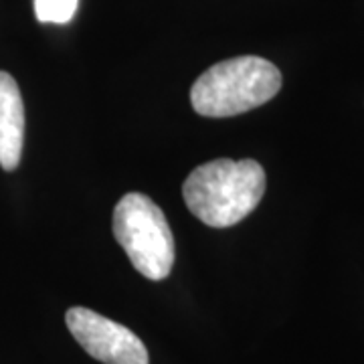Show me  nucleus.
<instances>
[{
    "label": "nucleus",
    "instance_id": "nucleus-6",
    "mask_svg": "<svg viewBox=\"0 0 364 364\" xmlns=\"http://www.w3.org/2000/svg\"><path fill=\"white\" fill-rule=\"evenodd\" d=\"M79 0H35V14L41 23L65 25L77 11Z\"/></svg>",
    "mask_w": 364,
    "mask_h": 364
},
{
    "label": "nucleus",
    "instance_id": "nucleus-1",
    "mask_svg": "<svg viewBox=\"0 0 364 364\" xmlns=\"http://www.w3.org/2000/svg\"><path fill=\"white\" fill-rule=\"evenodd\" d=\"M265 193V170L255 160L219 158L196 166L182 184L188 210L208 227L243 221Z\"/></svg>",
    "mask_w": 364,
    "mask_h": 364
},
{
    "label": "nucleus",
    "instance_id": "nucleus-5",
    "mask_svg": "<svg viewBox=\"0 0 364 364\" xmlns=\"http://www.w3.org/2000/svg\"><path fill=\"white\" fill-rule=\"evenodd\" d=\"M25 142V105L11 73L0 71V166L14 170L21 164Z\"/></svg>",
    "mask_w": 364,
    "mask_h": 364
},
{
    "label": "nucleus",
    "instance_id": "nucleus-2",
    "mask_svg": "<svg viewBox=\"0 0 364 364\" xmlns=\"http://www.w3.org/2000/svg\"><path fill=\"white\" fill-rule=\"evenodd\" d=\"M282 90V73L272 61L243 55L207 69L191 90V104L205 117H231L267 104Z\"/></svg>",
    "mask_w": 364,
    "mask_h": 364
},
{
    "label": "nucleus",
    "instance_id": "nucleus-4",
    "mask_svg": "<svg viewBox=\"0 0 364 364\" xmlns=\"http://www.w3.org/2000/svg\"><path fill=\"white\" fill-rule=\"evenodd\" d=\"M65 324L81 348L104 364H148L144 342L126 326L87 308H71Z\"/></svg>",
    "mask_w": 364,
    "mask_h": 364
},
{
    "label": "nucleus",
    "instance_id": "nucleus-3",
    "mask_svg": "<svg viewBox=\"0 0 364 364\" xmlns=\"http://www.w3.org/2000/svg\"><path fill=\"white\" fill-rule=\"evenodd\" d=\"M114 237L132 265L152 282L166 279L174 265V237L152 198L128 193L114 208Z\"/></svg>",
    "mask_w": 364,
    "mask_h": 364
}]
</instances>
